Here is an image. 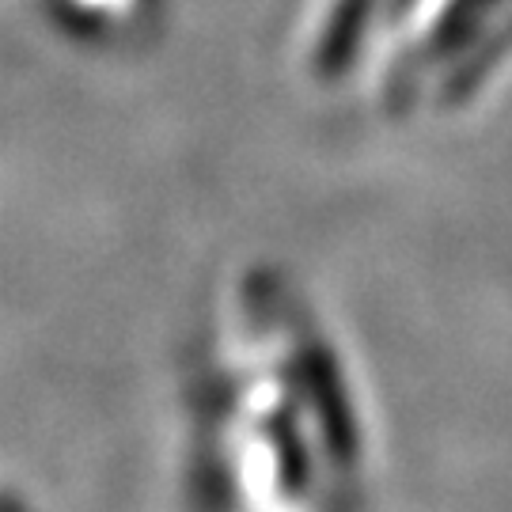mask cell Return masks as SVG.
Wrapping results in <instances>:
<instances>
[{"mask_svg": "<svg viewBox=\"0 0 512 512\" xmlns=\"http://www.w3.org/2000/svg\"><path fill=\"white\" fill-rule=\"evenodd\" d=\"M262 437L270 444V459H274V475L277 486L289 497H300V490H308V444L304 433L296 429L293 414L274 410L262 421Z\"/></svg>", "mask_w": 512, "mask_h": 512, "instance_id": "cell-2", "label": "cell"}, {"mask_svg": "<svg viewBox=\"0 0 512 512\" xmlns=\"http://www.w3.org/2000/svg\"><path fill=\"white\" fill-rule=\"evenodd\" d=\"M4 512H23V509H19V501H16V497H8V505H4Z\"/></svg>", "mask_w": 512, "mask_h": 512, "instance_id": "cell-3", "label": "cell"}, {"mask_svg": "<svg viewBox=\"0 0 512 512\" xmlns=\"http://www.w3.org/2000/svg\"><path fill=\"white\" fill-rule=\"evenodd\" d=\"M289 372H293L296 387H300L311 418H315V429H319V440L327 448L330 463L349 471L361 456V437H357V414L349 406L346 380H342V368L334 361V353L319 338H304V342H296Z\"/></svg>", "mask_w": 512, "mask_h": 512, "instance_id": "cell-1", "label": "cell"}]
</instances>
